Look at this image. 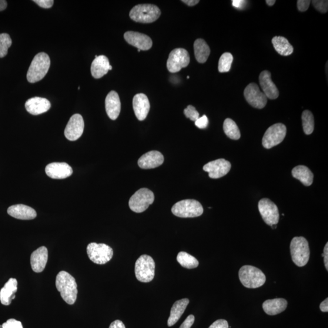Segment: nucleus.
Returning <instances> with one entry per match:
<instances>
[{
	"label": "nucleus",
	"mask_w": 328,
	"mask_h": 328,
	"mask_svg": "<svg viewBox=\"0 0 328 328\" xmlns=\"http://www.w3.org/2000/svg\"><path fill=\"white\" fill-rule=\"evenodd\" d=\"M8 6V3L5 0H0V11H4Z\"/></svg>",
	"instance_id": "3c124183"
},
{
	"label": "nucleus",
	"mask_w": 328,
	"mask_h": 328,
	"mask_svg": "<svg viewBox=\"0 0 328 328\" xmlns=\"http://www.w3.org/2000/svg\"><path fill=\"white\" fill-rule=\"evenodd\" d=\"M184 115L186 116L187 118L190 119L192 121H196V120L199 118V114L197 112V110L192 105H189L187 108L184 110Z\"/></svg>",
	"instance_id": "e433bc0d"
},
{
	"label": "nucleus",
	"mask_w": 328,
	"mask_h": 328,
	"mask_svg": "<svg viewBox=\"0 0 328 328\" xmlns=\"http://www.w3.org/2000/svg\"><path fill=\"white\" fill-rule=\"evenodd\" d=\"M124 39L126 42L138 49L147 51L151 49L153 42L148 35L138 32L128 31L125 33Z\"/></svg>",
	"instance_id": "dca6fc26"
},
{
	"label": "nucleus",
	"mask_w": 328,
	"mask_h": 328,
	"mask_svg": "<svg viewBox=\"0 0 328 328\" xmlns=\"http://www.w3.org/2000/svg\"><path fill=\"white\" fill-rule=\"evenodd\" d=\"M272 43L276 51L281 56H288L293 53V46L290 44L288 40L283 37H274Z\"/></svg>",
	"instance_id": "7c9ffc66"
},
{
	"label": "nucleus",
	"mask_w": 328,
	"mask_h": 328,
	"mask_svg": "<svg viewBox=\"0 0 328 328\" xmlns=\"http://www.w3.org/2000/svg\"><path fill=\"white\" fill-rule=\"evenodd\" d=\"M194 52L197 62L204 63L206 62L209 58L210 49L205 40L198 39L194 43Z\"/></svg>",
	"instance_id": "c85d7f7f"
},
{
	"label": "nucleus",
	"mask_w": 328,
	"mask_h": 328,
	"mask_svg": "<svg viewBox=\"0 0 328 328\" xmlns=\"http://www.w3.org/2000/svg\"><path fill=\"white\" fill-rule=\"evenodd\" d=\"M3 328H23L22 323L18 320L11 319L2 324Z\"/></svg>",
	"instance_id": "58836bf2"
},
{
	"label": "nucleus",
	"mask_w": 328,
	"mask_h": 328,
	"mask_svg": "<svg viewBox=\"0 0 328 328\" xmlns=\"http://www.w3.org/2000/svg\"><path fill=\"white\" fill-rule=\"evenodd\" d=\"M51 65V60L46 53L40 52L38 53L32 60L30 65L27 80L29 83H33L39 82L45 78L48 73Z\"/></svg>",
	"instance_id": "f03ea898"
},
{
	"label": "nucleus",
	"mask_w": 328,
	"mask_h": 328,
	"mask_svg": "<svg viewBox=\"0 0 328 328\" xmlns=\"http://www.w3.org/2000/svg\"><path fill=\"white\" fill-rule=\"evenodd\" d=\"M133 106L136 118L140 121L145 120L150 109V102L147 96L144 94H137L133 98Z\"/></svg>",
	"instance_id": "a211bd4d"
},
{
	"label": "nucleus",
	"mask_w": 328,
	"mask_h": 328,
	"mask_svg": "<svg viewBox=\"0 0 328 328\" xmlns=\"http://www.w3.org/2000/svg\"><path fill=\"white\" fill-rule=\"evenodd\" d=\"M112 69V66L110 64L109 60L105 56L97 57L93 60L91 66L92 75L95 79L102 78Z\"/></svg>",
	"instance_id": "393cba45"
},
{
	"label": "nucleus",
	"mask_w": 328,
	"mask_h": 328,
	"mask_svg": "<svg viewBox=\"0 0 328 328\" xmlns=\"http://www.w3.org/2000/svg\"><path fill=\"white\" fill-rule=\"evenodd\" d=\"M187 79H189V78H190V77H189V76H187Z\"/></svg>",
	"instance_id": "864d4df0"
},
{
	"label": "nucleus",
	"mask_w": 328,
	"mask_h": 328,
	"mask_svg": "<svg viewBox=\"0 0 328 328\" xmlns=\"http://www.w3.org/2000/svg\"><path fill=\"white\" fill-rule=\"evenodd\" d=\"M320 309L323 313H327L328 312V299L326 298L325 300L323 301V302L320 304Z\"/></svg>",
	"instance_id": "09e8293b"
},
{
	"label": "nucleus",
	"mask_w": 328,
	"mask_h": 328,
	"mask_svg": "<svg viewBox=\"0 0 328 328\" xmlns=\"http://www.w3.org/2000/svg\"><path fill=\"white\" fill-rule=\"evenodd\" d=\"M56 286L63 300L68 304L76 302L78 296V284L75 278L66 271H60L56 277Z\"/></svg>",
	"instance_id": "f257e3e1"
},
{
	"label": "nucleus",
	"mask_w": 328,
	"mask_h": 328,
	"mask_svg": "<svg viewBox=\"0 0 328 328\" xmlns=\"http://www.w3.org/2000/svg\"><path fill=\"white\" fill-rule=\"evenodd\" d=\"M173 215L179 217H195L202 215L203 207L195 199H185L176 203L172 209Z\"/></svg>",
	"instance_id": "423d86ee"
},
{
	"label": "nucleus",
	"mask_w": 328,
	"mask_h": 328,
	"mask_svg": "<svg viewBox=\"0 0 328 328\" xmlns=\"http://www.w3.org/2000/svg\"><path fill=\"white\" fill-rule=\"evenodd\" d=\"M287 302L284 299L266 300L263 304V308L269 316L277 315L286 309Z\"/></svg>",
	"instance_id": "bb28decb"
},
{
	"label": "nucleus",
	"mask_w": 328,
	"mask_h": 328,
	"mask_svg": "<svg viewBox=\"0 0 328 328\" xmlns=\"http://www.w3.org/2000/svg\"><path fill=\"white\" fill-rule=\"evenodd\" d=\"M190 56L188 51L183 48H176L170 52L167 66L169 72L176 73L180 69L186 68L190 63Z\"/></svg>",
	"instance_id": "9b49d317"
},
{
	"label": "nucleus",
	"mask_w": 328,
	"mask_h": 328,
	"mask_svg": "<svg viewBox=\"0 0 328 328\" xmlns=\"http://www.w3.org/2000/svg\"><path fill=\"white\" fill-rule=\"evenodd\" d=\"M135 270L136 279L139 282H152L155 275V261L149 256L142 255L137 260Z\"/></svg>",
	"instance_id": "0eeeda50"
},
{
	"label": "nucleus",
	"mask_w": 328,
	"mask_h": 328,
	"mask_svg": "<svg viewBox=\"0 0 328 328\" xmlns=\"http://www.w3.org/2000/svg\"><path fill=\"white\" fill-rule=\"evenodd\" d=\"M48 259V251L42 246L33 251L31 256V265L33 272L40 273L44 270Z\"/></svg>",
	"instance_id": "4be33fe9"
},
{
	"label": "nucleus",
	"mask_w": 328,
	"mask_h": 328,
	"mask_svg": "<svg viewBox=\"0 0 328 328\" xmlns=\"http://www.w3.org/2000/svg\"><path fill=\"white\" fill-rule=\"evenodd\" d=\"M8 213L16 219L22 220H31L35 218L37 216V212L34 209L23 204H16L9 207Z\"/></svg>",
	"instance_id": "b1692460"
},
{
	"label": "nucleus",
	"mask_w": 328,
	"mask_h": 328,
	"mask_svg": "<svg viewBox=\"0 0 328 328\" xmlns=\"http://www.w3.org/2000/svg\"><path fill=\"white\" fill-rule=\"evenodd\" d=\"M209 328H229V324L226 320L220 319L215 321Z\"/></svg>",
	"instance_id": "37998d69"
},
{
	"label": "nucleus",
	"mask_w": 328,
	"mask_h": 328,
	"mask_svg": "<svg viewBox=\"0 0 328 328\" xmlns=\"http://www.w3.org/2000/svg\"><path fill=\"white\" fill-rule=\"evenodd\" d=\"M292 175L296 179H299L303 185L310 186L313 183L314 175L311 171L307 167L299 166L294 168Z\"/></svg>",
	"instance_id": "c756f323"
},
{
	"label": "nucleus",
	"mask_w": 328,
	"mask_h": 328,
	"mask_svg": "<svg viewBox=\"0 0 328 328\" xmlns=\"http://www.w3.org/2000/svg\"><path fill=\"white\" fill-rule=\"evenodd\" d=\"M109 328H126L122 321L117 320L110 324Z\"/></svg>",
	"instance_id": "de8ad7c7"
},
{
	"label": "nucleus",
	"mask_w": 328,
	"mask_h": 328,
	"mask_svg": "<svg viewBox=\"0 0 328 328\" xmlns=\"http://www.w3.org/2000/svg\"><path fill=\"white\" fill-rule=\"evenodd\" d=\"M177 261L180 266L191 269L196 268L199 265V262L192 256L186 252H180L177 256Z\"/></svg>",
	"instance_id": "2f4dec72"
},
{
	"label": "nucleus",
	"mask_w": 328,
	"mask_h": 328,
	"mask_svg": "<svg viewBox=\"0 0 328 328\" xmlns=\"http://www.w3.org/2000/svg\"><path fill=\"white\" fill-rule=\"evenodd\" d=\"M312 3L314 8L321 13H326L328 10V2L325 0H314Z\"/></svg>",
	"instance_id": "4c0bfd02"
},
{
	"label": "nucleus",
	"mask_w": 328,
	"mask_h": 328,
	"mask_svg": "<svg viewBox=\"0 0 328 328\" xmlns=\"http://www.w3.org/2000/svg\"><path fill=\"white\" fill-rule=\"evenodd\" d=\"M12 43V39L8 33H0V58H5L8 54V49Z\"/></svg>",
	"instance_id": "c9c22d12"
},
{
	"label": "nucleus",
	"mask_w": 328,
	"mask_h": 328,
	"mask_svg": "<svg viewBox=\"0 0 328 328\" xmlns=\"http://www.w3.org/2000/svg\"><path fill=\"white\" fill-rule=\"evenodd\" d=\"M155 201V195L151 190L142 188L130 197L129 207L133 212L142 213L144 212Z\"/></svg>",
	"instance_id": "6e6552de"
},
{
	"label": "nucleus",
	"mask_w": 328,
	"mask_h": 328,
	"mask_svg": "<svg viewBox=\"0 0 328 328\" xmlns=\"http://www.w3.org/2000/svg\"><path fill=\"white\" fill-rule=\"evenodd\" d=\"M223 129L224 133L230 139L239 140L240 138L241 133L239 126L232 119L227 118L224 120Z\"/></svg>",
	"instance_id": "473e14b6"
},
{
	"label": "nucleus",
	"mask_w": 328,
	"mask_h": 328,
	"mask_svg": "<svg viewBox=\"0 0 328 328\" xmlns=\"http://www.w3.org/2000/svg\"><path fill=\"white\" fill-rule=\"evenodd\" d=\"M303 128L307 135L312 134L314 130V118L313 113L308 110H304L302 116Z\"/></svg>",
	"instance_id": "72a5a7b5"
},
{
	"label": "nucleus",
	"mask_w": 328,
	"mask_h": 328,
	"mask_svg": "<svg viewBox=\"0 0 328 328\" xmlns=\"http://www.w3.org/2000/svg\"><path fill=\"white\" fill-rule=\"evenodd\" d=\"M0 328H3L2 325H0Z\"/></svg>",
	"instance_id": "5fc2aeb1"
},
{
	"label": "nucleus",
	"mask_w": 328,
	"mask_h": 328,
	"mask_svg": "<svg viewBox=\"0 0 328 328\" xmlns=\"http://www.w3.org/2000/svg\"><path fill=\"white\" fill-rule=\"evenodd\" d=\"M84 120L79 114H75L70 118L65 130L67 139L75 141L82 136L84 130Z\"/></svg>",
	"instance_id": "4468645a"
},
{
	"label": "nucleus",
	"mask_w": 328,
	"mask_h": 328,
	"mask_svg": "<svg viewBox=\"0 0 328 328\" xmlns=\"http://www.w3.org/2000/svg\"><path fill=\"white\" fill-rule=\"evenodd\" d=\"M230 169L231 163L224 159L213 160L203 167V170L208 172L209 177L212 179H218L226 175Z\"/></svg>",
	"instance_id": "2eb2a0df"
},
{
	"label": "nucleus",
	"mask_w": 328,
	"mask_h": 328,
	"mask_svg": "<svg viewBox=\"0 0 328 328\" xmlns=\"http://www.w3.org/2000/svg\"><path fill=\"white\" fill-rule=\"evenodd\" d=\"M241 282L247 288L255 289L262 286L266 278L262 270L252 266H244L239 271Z\"/></svg>",
	"instance_id": "7ed1b4c3"
},
{
	"label": "nucleus",
	"mask_w": 328,
	"mask_h": 328,
	"mask_svg": "<svg viewBox=\"0 0 328 328\" xmlns=\"http://www.w3.org/2000/svg\"><path fill=\"white\" fill-rule=\"evenodd\" d=\"M290 254L293 262L297 266L303 267L308 263L310 250L308 242L304 237H294L291 241Z\"/></svg>",
	"instance_id": "20e7f679"
},
{
	"label": "nucleus",
	"mask_w": 328,
	"mask_h": 328,
	"mask_svg": "<svg viewBox=\"0 0 328 328\" xmlns=\"http://www.w3.org/2000/svg\"><path fill=\"white\" fill-rule=\"evenodd\" d=\"M190 301L188 299H183L177 300L173 304L171 309L170 315L168 320V326H172L175 324L183 316L186 307L188 306Z\"/></svg>",
	"instance_id": "cd10ccee"
},
{
	"label": "nucleus",
	"mask_w": 328,
	"mask_h": 328,
	"mask_svg": "<svg viewBox=\"0 0 328 328\" xmlns=\"http://www.w3.org/2000/svg\"><path fill=\"white\" fill-rule=\"evenodd\" d=\"M233 60V56L229 52L224 53L221 56L218 63L220 72H227L230 71Z\"/></svg>",
	"instance_id": "f704fd0d"
},
{
	"label": "nucleus",
	"mask_w": 328,
	"mask_h": 328,
	"mask_svg": "<svg viewBox=\"0 0 328 328\" xmlns=\"http://www.w3.org/2000/svg\"><path fill=\"white\" fill-rule=\"evenodd\" d=\"M246 3L247 2L244 1V0H233L232 1V6L236 9H242L244 8Z\"/></svg>",
	"instance_id": "a18cd8bd"
},
{
	"label": "nucleus",
	"mask_w": 328,
	"mask_h": 328,
	"mask_svg": "<svg viewBox=\"0 0 328 328\" xmlns=\"http://www.w3.org/2000/svg\"><path fill=\"white\" fill-rule=\"evenodd\" d=\"M266 4L269 6H272L276 3V0H266Z\"/></svg>",
	"instance_id": "603ef678"
},
{
	"label": "nucleus",
	"mask_w": 328,
	"mask_h": 328,
	"mask_svg": "<svg viewBox=\"0 0 328 328\" xmlns=\"http://www.w3.org/2000/svg\"><path fill=\"white\" fill-rule=\"evenodd\" d=\"M259 209L264 222L267 225H277L279 222V212L276 204L267 198L261 199L259 203Z\"/></svg>",
	"instance_id": "f8f14e48"
},
{
	"label": "nucleus",
	"mask_w": 328,
	"mask_h": 328,
	"mask_svg": "<svg viewBox=\"0 0 328 328\" xmlns=\"http://www.w3.org/2000/svg\"><path fill=\"white\" fill-rule=\"evenodd\" d=\"M259 81L261 87L263 89V93L267 98L274 100L279 98V90L271 79V73L269 71H263L261 72Z\"/></svg>",
	"instance_id": "6ab92c4d"
},
{
	"label": "nucleus",
	"mask_w": 328,
	"mask_h": 328,
	"mask_svg": "<svg viewBox=\"0 0 328 328\" xmlns=\"http://www.w3.org/2000/svg\"><path fill=\"white\" fill-rule=\"evenodd\" d=\"M33 2H35L40 7H41V8L45 9L51 8L53 5V3H54L53 0H34Z\"/></svg>",
	"instance_id": "79ce46f5"
},
{
	"label": "nucleus",
	"mask_w": 328,
	"mask_h": 328,
	"mask_svg": "<svg viewBox=\"0 0 328 328\" xmlns=\"http://www.w3.org/2000/svg\"><path fill=\"white\" fill-rule=\"evenodd\" d=\"M287 129L283 123H276L269 127L264 133L262 144L264 148L270 149L280 144L286 135Z\"/></svg>",
	"instance_id": "9d476101"
},
{
	"label": "nucleus",
	"mask_w": 328,
	"mask_h": 328,
	"mask_svg": "<svg viewBox=\"0 0 328 328\" xmlns=\"http://www.w3.org/2000/svg\"><path fill=\"white\" fill-rule=\"evenodd\" d=\"M195 317L193 315H190L187 317L179 328H191L195 322Z\"/></svg>",
	"instance_id": "c03bdc74"
},
{
	"label": "nucleus",
	"mask_w": 328,
	"mask_h": 328,
	"mask_svg": "<svg viewBox=\"0 0 328 328\" xmlns=\"http://www.w3.org/2000/svg\"><path fill=\"white\" fill-rule=\"evenodd\" d=\"M46 175L52 179H62L72 175L73 170L65 162H53L46 167Z\"/></svg>",
	"instance_id": "f3484780"
},
{
	"label": "nucleus",
	"mask_w": 328,
	"mask_h": 328,
	"mask_svg": "<svg viewBox=\"0 0 328 328\" xmlns=\"http://www.w3.org/2000/svg\"><path fill=\"white\" fill-rule=\"evenodd\" d=\"M17 285V280L11 278L0 290V301L3 305H9L12 301L15 299V293H16L18 289Z\"/></svg>",
	"instance_id": "a878e982"
},
{
	"label": "nucleus",
	"mask_w": 328,
	"mask_h": 328,
	"mask_svg": "<svg viewBox=\"0 0 328 328\" xmlns=\"http://www.w3.org/2000/svg\"><path fill=\"white\" fill-rule=\"evenodd\" d=\"M51 104L48 99L35 97L27 100L25 108L32 115H42L51 108Z\"/></svg>",
	"instance_id": "aec40b11"
},
{
	"label": "nucleus",
	"mask_w": 328,
	"mask_h": 328,
	"mask_svg": "<svg viewBox=\"0 0 328 328\" xmlns=\"http://www.w3.org/2000/svg\"><path fill=\"white\" fill-rule=\"evenodd\" d=\"M195 122V125L200 129H205L209 124V119L206 115H204L202 118L197 119Z\"/></svg>",
	"instance_id": "ea45409f"
},
{
	"label": "nucleus",
	"mask_w": 328,
	"mask_h": 328,
	"mask_svg": "<svg viewBox=\"0 0 328 328\" xmlns=\"http://www.w3.org/2000/svg\"><path fill=\"white\" fill-rule=\"evenodd\" d=\"M182 2L189 6H193L198 4L199 1V0H183Z\"/></svg>",
	"instance_id": "8fccbe9b"
},
{
	"label": "nucleus",
	"mask_w": 328,
	"mask_h": 328,
	"mask_svg": "<svg viewBox=\"0 0 328 328\" xmlns=\"http://www.w3.org/2000/svg\"><path fill=\"white\" fill-rule=\"evenodd\" d=\"M311 2L309 0H298L297 8L300 12H305L308 9Z\"/></svg>",
	"instance_id": "a19ab883"
},
{
	"label": "nucleus",
	"mask_w": 328,
	"mask_h": 328,
	"mask_svg": "<svg viewBox=\"0 0 328 328\" xmlns=\"http://www.w3.org/2000/svg\"><path fill=\"white\" fill-rule=\"evenodd\" d=\"M87 254L90 260L98 264H105L112 260L113 250L105 244L92 243L87 246Z\"/></svg>",
	"instance_id": "1a4fd4ad"
},
{
	"label": "nucleus",
	"mask_w": 328,
	"mask_h": 328,
	"mask_svg": "<svg viewBox=\"0 0 328 328\" xmlns=\"http://www.w3.org/2000/svg\"><path fill=\"white\" fill-rule=\"evenodd\" d=\"M322 256L324 257V266H325L326 270H328V243H326L324 246Z\"/></svg>",
	"instance_id": "49530a36"
},
{
	"label": "nucleus",
	"mask_w": 328,
	"mask_h": 328,
	"mask_svg": "<svg viewBox=\"0 0 328 328\" xmlns=\"http://www.w3.org/2000/svg\"><path fill=\"white\" fill-rule=\"evenodd\" d=\"M164 161L162 154L151 151L143 155L138 160V166L142 169H152L161 166Z\"/></svg>",
	"instance_id": "412c9836"
},
{
	"label": "nucleus",
	"mask_w": 328,
	"mask_h": 328,
	"mask_svg": "<svg viewBox=\"0 0 328 328\" xmlns=\"http://www.w3.org/2000/svg\"><path fill=\"white\" fill-rule=\"evenodd\" d=\"M105 109L110 119L113 120L118 119L121 110V103L118 94L116 92L112 91L107 95Z\"/></svg>",
	"instance_id": "5701e85b"
},
{
	"label": "nucleus",
	"mask_w": 328,
	"mask_h": 328,
	"mask_svg": "<svg viewBox=\"0 0 328 328\" xmlns=\"http://www.w3.org/2000/svg\"><path fill=\"white\" fill-rule=\"evenodd\" d=\"M161 14L158 6L151 4L137 5L131 10L130 16L133 21L142 23H151L156 21Z\"/></svg>",
	"instance_id": "39448f33"
},
{
	"label": "nucleus",
	"mask_w": 328,
	"mask_h": 328,
	"mask_svg": "<svg viewBox=\"0 0 328 328\" xmlns=\"http://www.w3.org/2000/svg\"><path fill=\"white\" fill-rule=\"evenodd\" d=\"M244 95L246 101L254 108L262 109L267 104L266 96L260 91L256 83H252L247 85L244 89Z\"/></svg>",
	"instance_id": "ddd939ff"
}]
</instances>
